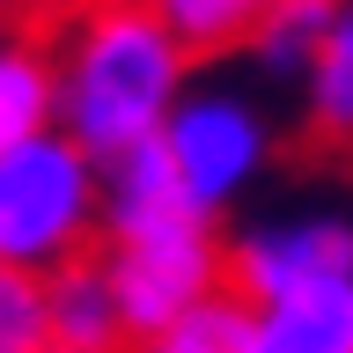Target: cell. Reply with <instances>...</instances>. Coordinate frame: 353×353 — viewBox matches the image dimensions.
Listing matches in <instances>:
<instances>
[{"mask_svg": "<svg viewBox=\"0 0 353 353\" xmlns=\"http://www.w3.org/2000/svg\"><path fill=\"white\" fill-rule=\"evenodd\" d=\"M192 52L170 37V22L148 0H81L52 30V74H59V132L88 162L148 148L176 96L192 88Z\"/></svg>", "mask_w": 353, "mask_h": 353, "instance_id": "obj_1", "label": "cell"}, {"mask_svg": "<svg viewBox=\"0 0 353 353\" xmlns=\"http://www.w3.org/2000/svg\"><path fill=\"white\" fill-rule=\"evenodd\" d=\"M103 236V162H88L59 125L0 154V265L59 272Z\"/></svg>", "mask_w": 353, "mask_h": 353, "instance_id": "obj_2", "label": "cell"}, {"mask_svg": "<svg viewBox=\"0 0 353 353\" xmlns=\"http://www.w3.org/2000/svg\"><path fill=\"white\" fill-rule=\"evenodd\" d=\"M162 154H170L176 184L206 221H221L280 154V125L265 110L258 88L243 81H192L176 96V110L162 118Z\"/></svg>", "mask_w": 353, "mask_h": 353, "instance_id": "obj_3", "label": "cell"}, {"mask_svg": "<svg viewBox=\"0 0 353 353\" xmlns=\"http://www.w3.org/2000/svg\"><path fill=\"white\" fill-rule=\"evenodd\" d=\"M353 280V214L346 206H287L243 228H221V287L265 309L309 287Z\"/></svg>", "mask_w": 353, "mask_h": 353, "instance_id": "obj_4", "label": "cell"}, {"mask_svg": "<svg viewBox=\"0 0 353 353\" xmlns=\"http://www.w3.org/2000/svg\"><path fill=\"white\" fill-rule=\"evenodd\" d=\"M96 265H103L118 316L140 346L162 324H176L184 309H199L206 294H221V221H170L148 236H110L96 243Z\"/></svg>", "mask_w": 353, "mask_h": 353, "instance_id": "obj_5", "label": "cell"}, {"mask_svg": "<svg viewBox=\"0 0 353 353\" xmlns=\"http://www.w3.org/2000/svg\"><path fill=\"white\" fill-rule=\"evenodd\" d=\"M44 316H52V346L44 353H125L132 346L96 250L88 258H66L59 272H44Z\"/></svg>", "mask_w": 353, "mask_h": 353, "instance_id": "obj_6", "label": "cell"}, {"mask_svg": "<svg viewBox=\"0 0 353 353\" xmlns=\"http://www.w3.org/2000/svg\"><path fill=\"white\" fill-rule=\"evenodd\" d=\"M170 221H206V214L184 199L170 154H162V140H148V148L103 162V236H96V243L148 236V228H170Z\"/></svg>", "mask_w": 353, "mask_h": 353, "instance_id": "obj_7", "label": "cell"}, {"mask_svg": "<svg viewBox=\"0 0 353 353\" xmlns=\"http://www.w3.org/2000/svg\"><path fill=\"white\" fill-rule=\"evenodd\" d=\"M302 140L309 154H331V162H346L353 154V0H339V15H331L324 44H316V59L302 66Z\"/></svg>", "mask_w": 353, "mask_h": 353, "instance_id": "obj_8", "label": "cell"}, {"mask_svg": "<svg viewBox=\"0 0 353 353\" xmlns=\"http://www.w3.org/2000/svg\"><path fill=\"white\" fill-rule=\"evenodd\" d=\"M250 353H353V280L250 309Z\"/></svg>", "mask_w": 353, "mask_h": 353, "instance_id": "obj_9", "label": "cell"}, {"mask_svg": "<svg viewBox=\"0 0 353 353\" xmlns=\"http://www.w3.org/2000/svg\"><path fill=\"white\" fill-rule=\"evenodd\" d=\"M59 125V74H52V37L37 30H0V154Z\"/></svg>", "mask_w": 353, "mask_h": 353, "instance_id": "obj_10", "label": "cell"}, {"mask_svg": "<svg viewBox=\"0 0 353 353\" xmlns=\"http://www.w3.org/2000/svg\"><path fill=\"white\" fill-rule=\"evenodd\" d=\"M331 15H339V0H272L265 22L250 30V44H243V59L258 66V81L294 88V81H302V66L316 59Z\"/></svg>", "mask_w": 353, "mask_h": 353, "instance_id": "obj_11", "label": "cell"}, {"mask_svg": "<svg viewBox=\"0 0 353 353\" xmlns=\"http://www.w3.org/2000/svg\"><path fill=\"white\" fill-rule=\"evenodd\" d=\"M148 8L170 22V37L192 59H228V52L250 44V30L265 22L272 0H148Z\"/></svg>", "mask_w": 353, "mask_h": 353, "instance_id": "obj_12", "label": "cell"}, {"mask_svg": "<svg viewBox=\"0 0 353 353\" xmlns=\"http://www.w3.org/2000/svg\"><path fill=\"white\" fill-rule=\"evenodd\" d=\"M132 353H250V302L221 287L199 309H184L176 324H162L154 339H140Z\"/></svg>", "mask_w": 353, "mask_h": 353, "instance_id": "obj_13", "label": "cell"}, {"mask_svg": "<svg viewBox=\"0 0 353 353\" xmlns=\"http://www.w3.org/2000/svg\"><path fill=\"white\" fill-rule=\"evenodd\" d=\"M52 316H44V272L0 265V353H44Z\"/></svg>", "mask_w": 353, "mask_h": 353, "instance_id": "obj_14", "label": "cell"}, {"mask_svg": "<svg viewBox=\"0 0 353 353\" xmlns=\"http://www.w3.org/2000/svg\"><path fill=\"white\" fill-rule=\"evenodd\" d=\"M74 8H81V0H0V22H8V30H37V37H52Z\"/></svg>", "mask_w": 353, "mask_h": 353, "instance_id": "obj_15", "label": "cell"}, {"mask_svg": "<svg viewBox=\"0 0 353 353\" xmlns=\"http://www.w3.org/2000/svg\"><path fill=\"white\" fill-rule=\"evenodd\" d=\"M0 30H8V22H0Z\"/></svg>", "mask_w": 353, "mask_h": 353, "instance_id": "obj_16", "label": "cell"}]
</instances>
